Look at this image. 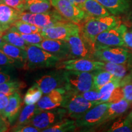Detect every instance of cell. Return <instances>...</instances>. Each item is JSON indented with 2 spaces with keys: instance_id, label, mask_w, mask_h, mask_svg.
Listing matches in <instances>:
<instances>
[{
  "instance_id": "6da1fadb",
  "label": "cell",
  "mask_w": 132,
  "mask_h": 132,
  "mask_svg": "<svg viewBox=\"0 0 132 132\" xmlns=\"http://www.w3.org/2000/svg\"><path fill=\"white\" fill-rule=\"evenodd\" d=\"M121 21L114 15L85 20L80 27L82 37L88 43L95 52V41L97 36L103 31L121 24Z\"/></svg>"
},
{
  "instance_id": "7a4b0ae2",
  "label": "cell",
  "mask_w": 132,
  "mask_h": 132,
  "mask_svg": "<svg viewBox=\"0 0 132 132\" xmlns=\"http://www.w3.org/2000/svg\"><path fill=\"white\" fill-rule=\"evenodd\" d=\"M98 104V102L88 101L78 92L65 89L64 101L61 106L66 110L68 116L77 120Z\"/></svg>"
},
{
  "instance_id": "3957f363",
  "label": "cell",
  "mask_w": 132,
  "mask_h": 132,
  "mask_svg": "<svg viewBox=\"0 0 132 132\" xmlns=\"http://www.w3.org/2000/svg\"><path fill=\"white\" fill-rule=\"evenodd\" d=\"M27 59L23 65L26 70L40 68H51L57 65L60 59L34 45H29L26 49Z\"/></svg>"
},
{
  "instance_id": "277c9868",
  "label": "cell",
  "mask_w": 132,
  "mask_h": 132,
  "mask_svg": "<svg viewBox=\"0 0 132 132\" xmlns=\"http://www.w3.org/2000/svg\"><path fill=\"white\" fill-rule=\"evenodd\" d=\"M65 90L78 93L94 89V72L65 71L63 73Z\"/></svg>"
},
{
  "instance_id": "5b68a950",
  "label": "cell",
  "mask_w": 132,
  "mask_h": 132,
  "mask_svg": "<svg viewBox=\"0 0 132 132\" xmlns=\"http://www.w3.org/2000/svg\"><path fill=\"white\" fill-rule=\"evenodd\" d=\"M94 59L102 62L130 65L132 63V52L123 47L104 48L95 50Z\"/></svg>"
},
{
  "instance_id": "8992f818",
  "label": "cell",
  "mask_w": 132,
  "mask_h": 132,
  "mask_svg": "<svg viewBox=\"0 0 132 132\" xmlns=\"http://www.w3.org/2000/svg\"><path fill=\"white\" fill-rule=\"evenodd\" d=\"M127 29V26L121 23L99 34L95 39V50L107 47H125L123 36Z\"/></svg>"
},
{
  "instance_id": "52a82bcc",
  "label": "cell",
  "mask_w": 132,
  "mask_h": 132,
  "mask_svg": "<svg viewBox=\"0 0 132 132\" xmlns=\"http://www.w3.org/2000/svg\"><path fill=\"white\" fill-rule=\"evenodd\" d=\"M80 32L79 24L68 21H59L48 27L43 28L40 34L44 39L67 40L70 36Z\"/></svg>"
},
{
  "instance_id": "ba28073f",
  "label": "cell",
  "mask_w": 132,
  "mask_h": 132,
  "mask_svg": "<svg viewBox=\"0 0 132 132\" xmlns=\"http://www.w3.org/2000/svg\"><path fill=\"white\" fill-rule=\"evenodd\" d=\"M110 102L99 103L87 111L80 118L75 120L77 127L91 128L103 124Z\"/></svg>"
},
{
  "instance_id": "9c48e42d",
  "label": "cell",
  "mask_w": 132,
  "mask_h": 132,
  "mask_svg": "<svg viewBox=\"0 0 132 132\" xmlns=\"http://www.w3.org/2000/svg\"><path fill=\"white\" fill-rule=\"evenodd\" d=\"M19 20L26 23L35 24L41 28L48 27L59 21H67L55 9L53 11L50 10L48 12L39 14L23 12L20 15Z\"/></svg>"
},
{
  "instance_id": "30bf717a",
  "label": "cell",
  "mask_w": 132,
  "mask_h": 132,
  "mask_svg": "<svg viewBox=\"0 0 132 132\" xmlns=\"http://www.w3.org/2000/svg\"><path fill=\"white\" fill-rule=\"evenodd\" d=\"M54 9L65 20L76 24H81L85 20V14L77 5L65 0H51Z\"/></svg>"
},
{
  "instance_id": "8fae6325",
  "label": "cell",
  "mask_w": 132,
  "mask_h": 132,
  "mask_svg": "<svg viewBox=\"0 0 132 132\" xmlns=\"http://www.w3.org/2000/svg\"><path fill=\"white\" fill-rule=\"evenodd\" d=\"M65 114H67V112L64 108H57L52 110L41 111L34 116L27 125H32L40 130H44L62 120Z\"/></svg>"
},
{
  "instance_id": "7c38bea8",
  "label": "cell",
  "mask_w": 132,
  "mask_h": 132,
  "mask_svg": "<svg viewBox=\"0 0 132 132\" xmlns=\"http://www.w3.org/2000/svg\"><path fill=\"white\" fill-rule=\"evenodd\" d=\"M66 41L70 48V59L86 58L94 60V50L82 37L80 32L70 36Z\"/></svg>"
},
{
  "instance_id": "4fadbf2b",
  "label": "cell",
  "mask_w": 132,
  "mask_h": 132,
  "mask_svg": "<svg viewBox=\"0 0 132 132\" xmlns=\"http://www.w3.org/2000/svg\"><path fill=\"white\" fill-rule=\"evenodd\" d=\"M103 62L86 58H73L68 59L59 64V68L66 70L80 71V72H94L100 70Z\"/></svg>"
},
{
  "instance_id": "5bb4252c",
  "label": "cell",
  "mask_w": 132,
  "mask_h": 132,
  "mask_svg": "<svg viewBox=\"0 0 132 132\" xmlns=\"http://www.w3.org/2000/svg\"><path fill=\"white\" fill-rule=\"evenodd\" d=\"M35 45L56 56L61 61L64 59H70V48L68 42L66 40L44 39L40 44Z\"/></svg>"
},
{
  "instance_id": "9a60e30c",
  "label": "cell",
  "mask_w": 132,
  "mask_h": 132,
  "mask_svg": "<svg viewBox=\"0 0 132 132\" xmlns=\"http://www.w3.org/2000/svg\"><path fill=\"white\" fill-rule=\"evenodd\" d=\"M64 88H57L46 94L37 102L38 108L41 111H46L54 110L61 106L64 101Z\"/></svg>"
},
{
  "instance_id": "2e32d148",
  "label": "cell",
  "mask_w": 132,
  "mask_h": 132,
  "mask_svg": "<svg viewBox=\"0 0 132 132\" xmlns=\"http://www.w3.org/2000/svg\"><path fill=\"white\" fill-rule=\"evenodd\" d=\"M35 83L39 86L43 94H48L53 90L57 88H64V78L62 75L57 73H51L42 76L38 80H36Z\"/></svg>"
},
{
  "instance_id": "e0dca14e",
  "label": "cell",
  "mask_w": 132,
  "mask_h": 132,
  "mask_svg": "<svg viewBox=\"0 0 132 132\" xmlns=\"http://www.w3.org/2000/svg\"><path fill=\"white\" fill-rule=\"evenodd\" d=\"M21 13L4 3L0 4V32L4 33L14 25Z\"/></svg>"
},
{
  "instance_id": "ac0fdd59",
  "label": "cell",
  "mask_w": 132,
  "mask_h": 132,
  "mask_svg": "<svg viewBox=\"0 0 132 132\" xmlns=\"http://www.w3.org/2000/svg\"><path fill=\"white\" fill-rule=\"evenodd\" d=\"M22 103V98L18 92L9 95V103L1 115L8 120L10 124L14 123L19 116Z\"/></svg>"
},
{
  "instance_id": "d6986e66",
  "label": "cell",
  "mask_w": 132,
  "mask_h": 132,
  "mask_svg": "<svg viewBox=\"0 0 132 132\" xmlns=\"http://www.w3.org/2000/svg\"><path fill=\"white\" fill-rule=\"evenodd\" d=\"M78 7L85 12V20L90 18L102 17L112 15L97 0H86Z\"/></svg>"
},
{
  "instance_id": "ffe728a7",
  "label": "cell",
  "mask_w": 132,
  "mask_h": 132,
  "mask_svg": "<svg viewBox=\"0 0 132 132\" xmlns=\"http://www.w3.org/2000/svg\"><path fill=\"white\" fill-rule=\"evenodd\" d=\"M111 14L116 16L128 14L132 7V0H97Z\"/></svg>"
},
{
  "instance_id": "44dd1931",
  "label": "cell",
  "mask_w": 132,
  "mask_h": 132,
  "mask_svg": "<svg viewBox=\"0 0 132 132\" xmlns=\"http://www.w3.org/2000/svg\"><path fill=\"white\" fill-rule=\"evenodd\" d=\"M131 105L132 104L125 99L111 103L106 111L103 123L121 116L130 108Z\"/></svg>"
},
{
  "instance_id": "7402d4cb",
  "label": "cell",
  "mask_w": 132,
  "mask_h": 132,
  "mask_svg": "<svg viewBox=\"0 0 132 132\" xmlns=\"http://www.w3.org/2000/svg\"><path fill=\"white\" fill-rule=\"evenodd\" d=\"M0 50L6 54L8 56L24 64L27 59V53L24 50L6 42L0 45Z\"/></svg>"
},
{
  "instance_id": "603a6c76",
  "label": "cell",
  "mask_w": 132,
  "mask_h": 132,
  "mask_svg": "<svg viewBox=\"0 0 132 132\" xmlns=\"http://www.w3.org/2000/svg\"><path fill=\"white\" fill-rule=\"evenodd\" d=\"M52 8L51 0H24V12L39 14L49 12Z\"/></svg>"
},
{
  "instance_id": "cb8c5ba5",
  "label": "cell",
  "mask_w": 132,
  "mask_h": 132,
  "mask_svg": "<svg viewBox=\"0 0 132 132\" xmlns=\"http://www.w3.org/2000/svg\"><path fill=\"white\" fill-rule=\"evenodd\" d=\"M3 39L4 42L9 43L16 47L26 50V48L29 44L24 40L21 37L20 33L14 26H11L10 28L3 33Z\"/></svg>"
},
{
  "instance_id": "d4e9b609",
  "label": "cell",
  "mask_w": 132,
  "mask_h": 132,
  "mask_svg": "<svg viewBox=\"0 0 132 132\" xmlns=\"http://www.w3.org/2000/svg\"><path fill=\"white\" fill-rule=\"evenodd\" d=\"M102 69L110 72L117 78L122 79L129 73L130 67L129 64H120L103 62Z\"/></svg>"
},
{
  "instance_id": "484cf974",
  "label": "cell",
  "mask_w": 132,
  "mask_h": 132,
  "mask_svg": "<svg viewBox=\"0 0 132 132\" xmlns=\"http://www.w3.org/2000/svg\"><path fill=\"white\" fill-rule=\"evenodd\" d=\"M117 78H119L105 70L94 71V89L98 90L103 86Z\"/></svg>"
},
{
  "instance_id": "4316f807",
  "label": "cell",
  "mask_w": 132,
  "mask_h": 132,
  "mask_svg": "<svg viewBox=\"0 0 132 132\" xmlns=\"http://www.w3.org/2000/svg\"><path fill=\"white\" fill-rule=\"evenodd\" d=\"M40 111L37 105H27L20 113L15 125H27L31 119Z\"/></svg>"
},
{
  "instance_id": "83f0119b",
  "label": "cell",
  "mask_w": 132,
  "mask_h": 132,
  "mask_svg": "<svg viewBox=\"0 0 132 132\" xmlns=\"http://www.w3.org/2000/svg\"><path fill=\"white\" fill-rule=\"evenodd\" d=\"M75 121L73 120L62 119L57 122L50 127L42 130L43 132H65L72 131L75 130Z\"/></svg>"
},
{
  "instance_id": "f1b7e54d",
  "label": "cell",
  "mask_w": 132,
  "mask_h": 132,
  "mask_svg": "<svg viewBox=\"0 0 132 132\" xmlns=\"http://www.w3.org/2000/svg\"><path fill=\"white\" fill-rule=\"evenodd\" d=\"M122 79L117 78L114 80L108 82L106 85L103 86L98 91L100 92L101 94V98L99 100L98 103H105V102H108L109 98H110V95L111 93L117 87H119L120 85V81Z\"/></svg>"
},
{
  "instance_id": "f546056e",
  "label": "cell",
  "mask_w": 132,
  "mask_h": 132,
  "mask_svg": "<svg viewBox=\"0 0 132 132\" xmlns=\"http://www.w3.org/2000/svg\"><path fill=\"white\" fill-rule=\"evenodd\" d=\"M26 87L25 83L19 81H9L0 85V92L7 95H11L15 92Z\"/></svg>"
},
{
  "instance_id": "4dcf8cb0",
  "label": "cell",
  "mask_w": 132,
  "mask_h": 132,
  "mask_svg": "<svg viewBox=\"0 0 132 132\" xmlns=\"http://www.w3.org/2000/svg\"><path fill=\"white\" fill-rule=\"evenodd\" d=\"M42 94L43 92L40 87L35 83L26 92L23 98L24 103L26 105H33L37 103L42 97Z\"/></svg>"
},
{
  "instance_id": "1f68e13d",
  "label": "cell",
  "mask_w": 132,
  "mask_h": 132,
  "mask_svg": "<svg viewBox=\"0 0 132 132\" xmlns=\"http://www.w3.org/2000/svg\"><path fill=\"white\" fill-rule=\"evenodd\" d=\"M108 132H132V122L128 116L114 122Z\"/></svg>"
},
{
  "instance_id": "d6a6232c",
  "label": "cell",
  "mask_w": 132,
  "mask_h": 132,
  "mask_svg": "<svg viewBox=\"0 0 132 132\" xmlns=\"http://www.w3.org/2000/svg\"><path fill=\"white\" fill-rule=\"evenodd\" d=\"M120 86L122 90L123 98L132 104V76L130 73L122 79Z\"/></svg>"
},
{
  "instance_id": "836d02e7",
  "label": "cell",
  "mask_w": 132,
  "mask_h": 132,
  "mask_svg": "<svg viewBox=\"0 0 132 132\" xmlns=\"http://www.w3.org/2000/svg\"><path fill=\"white\" fill-rule=\"evenodd\" d=\"M20 67L23 64L8 56L6 54L0 50V67Z\"/></svg>"
},
{
  "instance_id": "e575fe53",
  "label": "cell",
  "mask_w": 132,
  "mask_h": 132,
  "mask_svg": "<svg viewBox=\"0 0 132 132\" xmlns=\"http://www.w3.org/2000/svg\"><path fill=\"white\" fill-rule=\"evenodd\" d=\"M21 37L26 42L28 43L29 45H34L40 44L44 40V37L41 35L40 32L31 33V34H20Z\"/></svg>"
},
{
  "instance_id": "d590c367",
  "label": "cell",
  "mask_w": 132,
  "mask_h": 132,
  "mask_svg": "<svg viewBox=\"0 0 132 132\" xmlns=\"http://www.w3.org/2000/svg\"><path fill=\"white\" fill-rule=\"evenodd\" d=\"M82 97L87 100L90 102H99L101 98V94L98 90L92 89L87 90V91L80 93Z\"/></svg>"
},
{
  "instance_id": "8d00e7d4",
  "label": "cell",
  "mask_w": 132,
  "mask_h": 132,
  "mask_svg": "<svg viewBox=\"0 0 132 132\" xmlns=\"http://www.w3.org/2000/svg\"><path fill=\"white\" fill-rule=\"evenodd\" d=\"M20 34H31L32 33L31 28V24L26 23L21 20H18L14 23V25Z\"/></svg>"
},
{
  "instance_id": "74e56055",
  "label": "cell",
  "mask_w": 132,
  "mask_h": 132,
  "mask_svg": "<svg viewBox=\"0 0 132 132\" xmlns=\"http://www.w3.org/2000/svg\"><path fill=\"white\" fill-rule=\"evenodd\" d=\"M11 131L15 132H39L41 130L30 125H15L11 128Z\"/></svg>"
},
{
  "instance_id": "f35d334b",
  "label": "cell",
  "mask_w": 132,
  "mask_h": 132,
  "mask_svg": "<svg viewBox=\"0 0 132 132\" xmlns=\"http://www.w3.org/2000/svg\"><path fill=\"white\" fill-rule=\"evenodd\" d=\"M3 3L21 12H24V0H3Z\"/></svg>"
},
{
  "instance_id": "ab89813d",
  "label": "cell",
  "mask_w": 132,
  "mask_h": 132,
  "mask_svg": "<svg viewBox=\"0 0 132 132\" xmlns=\"http://www.w3.org/2000/svg\"><path fill=\"white\" fill-rule=\"evenodd\" d=\"M122 99H124V98H123V94L121 87L119 86L113 90L111 95H110V97L109 98L108 102H110V103H116V102H118L120 101V100H122Z\"/></svg>"
},
{
  "instance_id": "60d3db41",
  "label": "cell",
  "mask_w": 132,
  "mask_h": 132,
  "mask_svg": "<svg viewBox=\"0 0 132 132\" xmlns=\"http://www.w3.org/2000/svg\"><path fill=\"white\" fill-rule=\"evenodd\" d=\"M125 47L132 51V29L127 28L123 36Z\"/></svg>"
},
{
  "instance_id": "b9f144b4",
  "label": "cell",
  "mask_w": 132,
  "mask_h": 132,
  "mask_svg": "<svg viewBox=\"0 0 132 132\" xmlns=\"http://www.w3.org/2000/svg\"><path fill=\"white\" fill-rule=\"evenodd\" d=\"M9 96L0 92V114H2L3 111L9 103Z\"/></svg>"
},
{
  "instance_id": "7bdbcfd3",
  "label": "cell",
  "mask_w": 132,
  "mask_h": 132,
  "mask_svg": "<svg viewBox=\"0 0 132 132\" xmlns=\"http://www.w3.org/2000/svg\"><path fill=\"white\" fill-rule=\"evenodd\" d=\"M10 123L3 116L0 114V132L8 131L9 129Z\"/></svg>"
},
{
  "instance_id": "ee69618b",
  "label": "cell",
  "mask_w": 132,
  "mask_h": 132,
  "mask_svg": "<svg viewBox=\"0 0 132 132\" xmlns=\"http://www.w3.org/2000/svg\"><path fill=\"white\" fill-rule=\"evenodd\" d=\"M2 67H0V85L11 81V76L3 72Z\"/></svg>"
},
{
  "instance_id": "f6af8a7d",
  "label": "cell",
  "mask_w": 132,
  "mask_h": 132,
  "mask_svg": "<svg viewBox=\"0 0 132 132\" xmlns=\"http://www.w3.org/2000/svg\"><path fill=\"white\" fill-rule=\"evenodd\" d=\"M127 21L128 23L132 24V10H130V11L127 14Z\"/></svg>"
},
{
  "instance_id": "bcb514c9",
  "label": "cell",
  "mask_w": 132,
  "mask_h": 132,
  "mask_svg": "<svg viewBox=\"0 0 132 132\" xmlns=\"http://www.w3.org/2000/svg\"><path fill=\"white\" fill-rule=\"evenodd\" d=\"M72 1H73L74 4L77 5V6H79L85 2L86 0H72Z\"/></svg>"
},
{
  "instance_id": "7dc6e473",
  "label": "cell",
  "mask_w": 132,
  "mask_h": 132,
  "mask_svg": "<svg viewBox=\"0 0 132 132\" xmlns=\"http://www.w3.org/2000/svg\"><path fill=\"white\" fill-rule=\"evenodd\" d=\"M3 33L0 32V45H1V44H2L3 42H4V40H3Z\"/></svg>"
},
{
  "instance_id": "c3c4849f",
  "label": "cell",
  "mask_w": 132,
  "mask_h": 132,
  "mask_svg": "<svg viewBox=\"0 0 132 132\" xmlns=\"http://www.w3.org/2000/svg\"><path fill=\"white\" fill-rule=\"evenodd\" d=\"M128 118H130V119L131 120V122H132V111L130 112V113L128 114Z\"/></svg>"
},
{
  "instance_id": "681fc988",
  "label": "cell",
  "mask_w": 132,
  "mask_h": 132,
  "mask_svg": "<svg viewBox=\"0 0 132 132\" xmlns=\"http://www.w3.org/2000/svg\"><path fill=\"white\" fill-rule=\"evenodd\" d=\"M130 70L129 73L132 76V63L130 64Z\"/></svg>"
},
{
  "instance_id": "f907efd6",
  "label": "cell",
  "mask_w": 132,
  "mask_h": 132,
  "mask_svg": "<svg viewBox=\"0 0 132 132\" xmlns=\"http://www.w3.org/2000/svg\"><path fill=\"white\" fill-rule=\"evenodd\" d=\"M65 1H69V2H70L71 3H73V1H72V0H65Z\"/></svg>"
},
{
  "instance_id": "816d5d0a",
  "label": "cell",
  "mask_w": 132,
  "mask_h": 132,
  "mask_svg": "<svg viewBox=\"0 0 132 132\" xmlns=\"http://www.w3.org/2000/svg\"><path fill=\"white\" fill-rule=\"evenodd\" d=\"M3 3V0H0V4Z\"/></svg>"
}]
</instances>
